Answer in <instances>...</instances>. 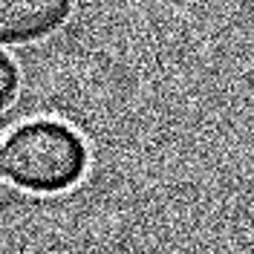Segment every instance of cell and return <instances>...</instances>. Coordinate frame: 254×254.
Returning <instances> with one entry per match:
<instances>
[{
    "label": "cell",
    "mask_w": 254,
    "mask_h": 254,
    "mask_svg": "<svg viewBox=\"0 0 254 254\" xmlns=\"http://www.w3.org/2000/svg\"><path fill=\"white\" fill-rule=\"evenodd\" d=\"M0 176H3V153H0Z\"/></svg>",
    "instance_id": "obj_4"
},
{
    "label": "cell",
    "mask_w": 254,
    "mask_h": 254,
    "mask_svg": "<svg viewBox=\"0 0 254 254\" xmlns=\"http://www.w3.org/2000/svg\"><path fill=\"white\" fill-rule=\"evenodd\" d=\"M90 168V150L78 133L55 119L26 122L3 147L9 182L29 193H64L75 188Z\"/></svg>",
    "instance_id": "obj_1"
},
{
    "label": "cell",
    "mask_w": 254,
    "mask_h": 254,
    "mask_svg": "<svg viewBox=\"0 0 254 254\" xmlns=\"http://www.w3.org/2000/svg\"><path fill=\"white\" fill-rule=\"evenodd\" d=\"M17 90H20V69L6 52H0V113L17 98Z\"/></svg>",
    "instance_id": "obj_3"
},
{
    "label": "cell",
    "mask_w": 254,
    "mask_h": 254,
    "mask_svg": "<svg viewBox=\"0 0 254 254\" xmlns=\"http://www.w3.org/2000/svg\"><path fill=\"white\" fill-rule=\"evenodd\" d=\"M75 0H0V44L26 47L61 32Z\"/></svg>",
    "instance_id": "obj_2"
}]
</instances>
